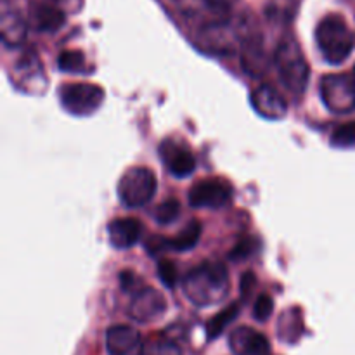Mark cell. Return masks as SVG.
Returning a JSON list of instances; mask_svg holds the SVG:
<instances>
[{"label":"cell","mask_w":355,"mask_h":355,"mask_svg":"<svg viewBox=\"0 0 355 355\" xmlns=\"http://www.w3.org/2000/svg\"><path fill=\"white\" fill-rule=\"evenodd\" d=\"M158 180L153 170L132 166L118 182V198L125 208H142L155 198Z\"/></svg>","instance_id":"277c9868"},{"label":"cell","mask_w":355,"mask_h":355,"mask_svg":"<svg viewBox=\"0 0 355 355\" xmlns=\"http://www.w3.org/2000/svg\"><path fill=\"white\" fill-rule=\"evenodd\" d=\"M315 42L329 64H342L355 47V33L340 14H328L315 28Z\"/></svg>","instance_id":"7a4b0ae2"},{"label":"cell","mask_w":355,"mask_h":355,"mask_svg":"<svg viewBox=\"0 0 355 355\" xmlns=\"http://www.w3.org/2000/svg\"><path fill=\"white\" fill-rule=\"evenodd\" d=\"M274 64L277 68L281 83L295 96H302L307 90L311 68L305 59L300 44L293 37H284L274 52Z\"/></svg>","instance_id":"3957f363"},{"label":"cell","mask_w":355,"mask_h":355,"mask_svg":"<svg viewBox=\"0 0 355 355\" xmlns=\"http://www.w3.org/2000/svg\"><path fill=\"white\" fill-rule=\"evenodd\" d=\"M66 16L61 7L40 3L31 12V23L38 31H55L64 24Z\"/></svg>","instance_id":"d6986e66"},{"label":"cell","mask_w":355,"mask_h":355,"mask_svg":"<svg viewBox=\"0 0 355 355\" xmlns=\"http://www.w3.org/2000/svg\"><path fill=\"white\" fill-rule=\"evenodd\" d=\"M179 215H180V203L177 200H173V198H170V200L163 201V203H159L158 207H156L153 217H155V220L158 222L159 225H166L175 222L177 218H179Z\"/></svg>","instance_id":"603a6c76"},{"label":"cell","mask_w":355,"mask_h":355,"mask_svg":"<svg viewBox=\"0 0 355 355\" xmlns=\"http://www.w3.org/2000/svg\"><path fill=\"white\" fill-rule=\"evenodd\" d=\"M239 35L231 30L229 23L211 24V26L200 28L198 35V44L208 52H214L218 55H227L236 51V40Z\"/></svg>","instance_id":"8fae6325"},{"label":"cell","mask_w":355,"mask_h":355,"mask_svg":"<svg viewBox=\"0 0 355 355\" xmlns=\"http://www.w3.org/2000/svg\"><path fill=\"white\" fill-rule=\"evenodd\" d=\"M331 146L338 149L355 148V121H349L335 128L331 134Z\"/></svg>","instance_id":"7402d4cb"},{"label":"cell","mask_w":355,"mask_h":355,"mask_svg":"<svg viewBox=\"0 0 355 355\" xmlns=\"http://www.w3.org/2000/svg\"><path fill=\"white\" fill-rule=\"evenodd\" d=\"M158 276L166 288H173L179 281V270L172 260H162L158 263Z\"/></svg>","instance_id":"83f0119b"},{"label":"cell","mask_w":355,"mask_h":355,"mask_svg":"<svg viewBox=\"0 0 355 355\" xmlns=\"http://www.w3.org/2000/svg\"><path fill=\"white\" fill-rule=\"evenodd\" d=\"M104 89L89 82H73L59 87V101L68 113L87 116L96 113L104 103Z\"/></svg>","instance_id":"5b68a950"},{"label":"cell","mask_w":355,"mask_h":355,"mask_svg":"<svg viewBox=\"0 0 355 355\" xmlns=\"http://www.w3.org/2000/svg\"><path fill=\"white\" fill-rule=\"evenodd\" d=\"M142 225L137 218L125 217L116 218L107 225V236H110V243L116 250H127L132 248L135 243L141 238Z\"/></svg>","instance_id":"ac0fdd59"},{"label":"cell","mask_w":355,"mask_h":355,"mask_svg":"<svg viewBox=\"0 0 355 355\" xmlns=\"http://www.w3.org/2000/svg\"><path fill=\"white\" fill-rule=\"evenodd\" d=\"M120 283H121V288H123V291L127 290V291H135V293H137L139 290H142V288H139L141 279H137L132 270H123V272L120 274Z\"/></svg>","instance_id":"f1b7e54d"},{"label":"cell","mask_w":355,"mask_h":355,"mask_svg":"<svg viewBox=\"0 0 355 355\" xmlns=\"http://www.w3.org/2000/svg\"><path fill=\"white\" fill-rule=\"evenodd\" d=\"M238 315H239V305L238 304L229 305L227 309H224L222 312H218V314L215 315V318H211V321L207 324L208 338L215 340L217 336H220L222 331H224L229 324H232Z\"/></svg>","instance_id":"ffe728a7"},{"label":"cell","mask_w":355,"mask_h":355,"mask_svg":"<svg viewBox=\"0 0 355 355\" xmlns=\"http://www.w3.org/2000/svg\"><path fill=\"white\" fill-rule=\"evenodd\" d=\"M252 106L260 116L267 118V120H283L288 114L286 99L269 83H262L253 90Z\"/></svg>","instance_id":"7c38bea8"},{"label":"cell","mask_w":355,"mask_h":355,"mask_svg":"<svg viewBox=\"0 0 355 355\" xmlns=\"http://www.w3.org/2000/svg\"><path fill=\"white\" fill-rule=\"evenodd\" d=\"M179 12L200 28L222 24L231 21V0H173Z\"/></svg>","instance_id":"8992f818"},{"label":"cell","mask_w":355,"mask_h":355,"mask_svg":"<svg viewBox=\"0 0 355 355\" xmlns=\"http://www.w3.org/2000/svg\"><path fill=\"white\" fill-rule=\"evenodd\" d=\"M166 312V300L158 290L155 288L142 286L137 293H134V298L128 307V315L135 322H151L162 318Z\"/></svg>","instance_id":"30bf717a"},{"label":"cell","mask_w":355,"mask_h":355,"mask_svg":"<svg viewBox=\"0 0 355 355\" xmlns=\"http://www.w3.org/2000/svg\"><path fill=\"white\" fill-rule=\"evenodd\" d=\"M259 246H260V241L259 239L252 238V236H250V238H241L238 243H236V246L232 248V252L229 253V259L231 260L248 259L250 255H253V253L259 250Z\"/></svg>","instance_id":"d4e9b609"},{"label":"cell","mask_w":355,"mask_h":355,"mask_svg":"<svg viewBox=\"0 0 355 355\" xmlns=\"http://www.w3.org/2000/svg\"><path fill=\"white\" fill-rule=\"evenodd\" d=\"M201 238V224L198 220H191L175 238L172 239H153L148 243L149 252L156 253L159 250H165L168 246V250L173 252H189L194 246L198 245Z\"/></svg>","instance_id":"e0dca14e"},{"label":"cell","mask_w":355,"mask_h":355,"mask_svg":"<svg viewBox=\"0 0 355 355\" xmlns=\"http://www.w3.org/2000/svg\"><path fill=\"white\" fill-rule=\"evenodd\" d=\"M272 312H274L272 297H270V295H267V293L259 295L255 305H253V318H255L257 321L263 322V321H267L270 315H272Z\"/></svg>","instance_id":"484cf974"},{"label":"cell","mask_w":355,"mask_h":355,"mask_svg":"<svg viewBox=\"0 0 355 355\" xmlns=\"http://www.w3.org/2000/svg\"><path fill=\"white\" fill-rule=\"evenodd\" d=\"M0 37L7 47H16L26 38V21L9 0H2L0 7Z\"/></svg>","instance_id":"5bb4252c"},{"label":"cell","mask_w":355,"mask_h":355,"mask_svg":"<svg viewBox=\"0 0 355 355\" xmlns=\"http://www.w3.org/2000/svg\"><path fill=\"white\" fill-rule=\"evenodd\" d=\"M239 59L246 75L260 78L269 71V54L260 31L246 26L239 30Z\"/></svg>","instance_id":"52a82bcc"},{"label":"cell","mask_w":355,"mask_h":355,"mask_svg":"<svg viewBox=\"0 0 355 355\" xmlns=\"http://www.w3.org/2000/svg\"><path fill=\"white\" fill-rule=\"evenodd\" d=\"M106 349L110 355H144L146 347L137 329L125 324L111 326L106 333Z\"/></svg>","instance_id":"4fadbf2b"},{"label":"cell","mask_w":355,"mask_h":355,"mask_svg":"<svg viewBox=\"0 0 355 355\" xmlns=\"http://www.w3.org/2000/svg\"><path fill=\"white\" fill-rule=\"evenodd\" d=\"M229 272L222 262H203L182 279V291L198 307L220 304L227 297Z\"/></svg>","instance_id":"6da1fadb"},{"label":"cell","mask_w":355,"mask_h":355,"mask_svg":"<svg viewBox=\"0 0 355 355\" xmlns=\"http://www.w3.org/2000/svg\"><path fill=\"white\" fill-rule=\"evenodd\" d=\"M229 347L234 355H267L269 340L248 326H239L229 335Z\"/></svg>","instance_id":"9a60e30c"},{"label":"cell","mask_w":355,"mask_h":355,"mask_svg":"<svg viewBox=\"0 0 355 355\" xmlns=\"http://www.w3.org/2000/svg\"><path fill=\"white\" fill-rule=\"evenodd\" d=\"M321 99L331 113H352L355 110V80L349 75H326L321 82Z\"/></svg>","instance_id":"ba28073f"},{"label":"cell","mask_w":355,"mask_h":355,"mask_svg":"<svg viewBox=\"0 0 355 355\" xmlns=\"http://www.w3.org/2000/svg\"><path fill=\"white\" fill-rule=\"evenodd\" d=\"M297 309H290L281 315L279 335L284 342H297L302 333V319L297 314Z\"/></svg>","instance_id":"44dd1931"},{"label":"cell","mask_w":355,"mask_h":355,"mask_svg":"<svg viewBox=\"0 0 355 355\" xmlns=\"http://www.w3.org/2000/svg\"><path fill=\"white\" fill-rule=\"evenodd\" d=\"M257 277L255 274L250 270V272H245L241 277V283H239V290H241V298L243 300H248L250 295L253 293V288H255Z\"/></svg>","instance_id":"f546056e"},{"label":"cell","mask_w":355,"mask_h":355,"mask_svg":"<svg viewBox=\"0 0 355 355\" xmlns=\"http://www.w3.org/2000/svg\"><path fill=\"white\" fill-rule=\"evenodd\" d=\"M232 198V186L224 179H205L194 184L189 191V205L193 208L225 207Z\"/></svg>","instance_id":"9c48e42d"},{"label":"cell","mask_w":355,"mask_h":355,"mask_svg":"<svg viewBox=\"0 0 355 355\" xmlns=\"http://www.w3.org/2000/svg\"><path fill=\"white\" fill-rule=\"evenodd\" d=\"M58 66L61 71L80 73L85 66V55L80 51H62L58 58Z\"/></svg>","instance_id":"cb8c5ba5"},{"label":"cell","mask_w":355,"mask_h":355,"mask_svg":"<svg viewBox=\"0 0 355 355\" xmlns=\"http://www.w3.org/2000/svg\"><path fill=\"white\" fill-rule=\"evenodd\" d=\"M159 156L165 162V165L168 166L170 173L179 177V179L189 177L196 168V159L191 155L189 149L182 148V146L175 144L172 141L163 142L162 148H159Z\"/></svg>","instance_id":"2e32d148"},{"label":"cell","mask_w":355,"mask_h":355,"mask_svg":"<svg viewBox=\"0 0 355 355\" xmlns=\"http://www.w3.org/2000/svg\"><path fill=\"white\" fill-rule=\"evenodd\" d=\"M144 355H182V350L170 340H156L146 345Z\"/></svg>","instance_id":"4316f807"}]
</instances>
